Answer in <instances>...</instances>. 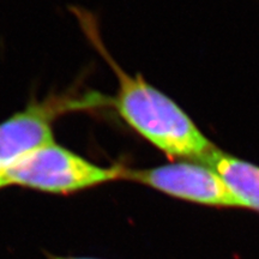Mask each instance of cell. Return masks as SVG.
I'll list each match as a JSON object with an SVG mask.
<instances>
[{
	"label": "cell",
	"mask_w": 259,
	"mask_h": 259,
	"mask_svg": "<svg viewBox=\"0 0 259 259\" xmlns=\"http://www.w3.org/2000/svg\"><path fill=\"white\" fill-rule=\"evenodd\" d=\"M204 164L215 169L226 181L242 209L259 213V166L216 149Z\"/></svg>",
	"instance_id": "cell-5"
},
{
	"label": "cell",
	"mask_w": 259,
	"mask_h": 259,
	"mask_svg": "<svg viewBox=\"0 0 259 259\" xmlns=\"http://www.w3.org/2000/svg\"><path fill=\"white\" fill-rule=\"evenodd\" d=\"M122 180L142 184L184 202L211 208L242 209L218 171L199 162L177 161L143 169L125 168Z\"/></svg>",
	"instance_id": "cell-4"
},
{
	"label": "cell",
	"mask_w": 259,
	"mask_h": 259,
	"mask_svg": "<svg viewBox=\"0 0 259 259\" xmlns=\"http://www.w3.org/2000/svg\"><path fill=\"white\" fill-rule=\"evenodd\" d=\"M125 167H102L57 143L37 149L4 169L6 185L70 194L122 180Z\"/></svg>",
	"instance_id": "cell-2"
},
{
	"label": "cell",
	"mask_w": 259,
	"mask_h": 259,
	"mask_svg": "<svg viewBox=\"0 0 259 259\" xmlns=\"http://www.w3.org/2000/svg\"><path fill=\"white\" fill-rule=\"evenodd\" d=\"M103 105L112 106V99L97 94L51 96L31 102L0 122V169H5L37 149L54 143L53 122L59 115Z\"/></svg>",
	"instance_id": "cell-3"
},
{
	"label": "cell",
	"mask_w": 259,
	"mask_h": 259,
	"mask_svg": "<svg viewBox=\"0 0 259 259\" xmlns=\"http://www.w3.org/2000/svg\"><path fill=\"white\" fill-rule=\"evenodd\" d=\"M72 11L118 78V92L112 99V106L122 120L171 160L204 163L218 147L169 96L141 74L132 76L116 64L100 40L95 18L90 12L78 8Z\"/></svg>",
	"instance_id": "cell-1"
},
{
	"label": "cell",
	"mask_w": 259,
	"mask_h": 259,
	"mask_svg": "<svg viewBox=\"0 0 259 259\" xmlns=\"http://www.w3.org/2000/svg\"><path fill=\"white\" fill-rule=\"evenodd\" d=\"M47 259H100V258H93V257H72V255H57L53 253H48L45 252Z\"/></svg>",
	"instance_id": "cell-6"
},
{
	"label": "cell",
	"mask_w": 259,
	"mask_h": 259,
	"mask_svg": "<svg viewBox=\"0 0 259 259\" xmlns=\"http://www.w3.org/2000/svg\"><path fill=\"white\" fill-rule=\"evenodd\" d=\"M6 180H5V174H4V169H0V189H4L6 187Z\"/></svg>",
	"instance_id": "cell-7"
}]
</instances>
